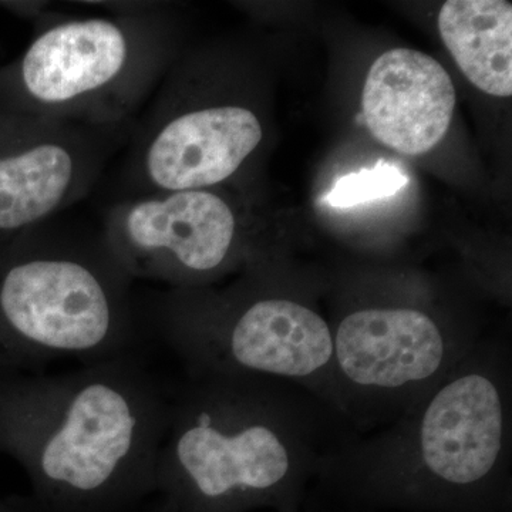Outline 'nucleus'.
<instances>
[{"instance_id": "1", "label": "nucleus", "mask_w": 512, "mask_h": 512, "mask_svg": "<svg viewBox=\"0 0 512 512\" xmlns=\"http://www.w3.org/2000/svg\"><path fill=\"white\" fill-rule=\"evenodd\" d=\"M171 389L141 352L0 375V456L25 471L29 511L130 512L153 497Z\"/></svg>"}, {"instance_id": "2", "label": "nucleus", "mask_w": 512, "mask_h": 512, "mask_svg": "<svg viewBox=\"0 0 512 512\" xmlns=\"http://www.w3.org/2000/svg\"><path fill=\"white\" fill-rule=\"evenodd\" d=\"M357 436L338 412L296 384L185 376L171 389L150 512L291 507L323 458Z\"/></svg>"}, {"instance_id": "3", "label": "nucleus", "mask_w": 512, "mask_h": 512, "mask_svg": "<svg viewBox=\"0 0 512 512\" xmlns=\"http://www.w3.org/2000/svg\"><path fill=\"white\" fill-rule=\"evenodd\" d=\"M512 346L483 338L400 419L330 451L316 480L356 501L485 512L510 500Z\"/></svg>"}, {"instance_id": "4", "label": "nucleus", "mask_w": 512, "mask_h": 512, "mask_svg": "<svg viewBox=\"0 0 512 512\" xmlns=\"http://www.w3.org/2000/svg\"><path fill=\"white\" fill-rule=\"evenodd\" d=\"M55 220L0 242V375L103 362L141 352L148 338L136 281L100 229Z\"/></svg>"}, {"instance_id": "5", "label": "nucleus", "mask_w": 512, "mask_h": 512, "mask_svg": "<svg viewBox=\"0 0 512 512\" xmlns=\"http://www.w3.org/2000/svg\"><path fill=\"white\" fill-rule=\"evenodd\" d=\"M177 56L174 29L161 5L42 16L22 55L0 67V113L130 126Z\"/></svg>"}, {"instance_id": "6", "label": "nucleus", "mask_w": 512, "mask_h": 512, "mask_svg": "<svg viewBox=\"0 0 512 512\" xmlns=\"http://www.w3.org/2000/svg\"><path fill=\"white\" fill-rule=\"evenodd\" d=\"M143 309L148 336L174 353L185 376L281 380L338 412L328 320L305 299L262 284L258 272L224 292L163 289Z\"/></svg>"}, {"instance_id": "7", "label": "nucleus", "mask_w": 512, "mask_h": 512, "mask_svg": "<svg viewBox=\"0 0 512 512\" xmlns=\"http://www.w3.org/2000/svg\"><path fill=\"white\" fill-rule=\"evenodd\" d=\"M424 303H357L329 323L336 410L359 436L409 412L483 339L473 319Z\"/></svg>"}, {"instance_id": "8", "label": "nucleus", "mask_w": 512, "mask_h": 512, "mask_svg": "<svg viewBox=\"0 0 512 512\" xmlns=\"http://www.w3.org/2000/svg\"><path fill=\"white\" fill-rule=\"evenodd\" d=\"M264 138L261 119L235 101H202L175 57L141 111L121 167V197L217 188Z\"/></svg>"}, {"instance_id": "9", "label": "nucleus", "mask_w": 512, "mask_h": 512, "mask_svg": "<svg viewBox=\"0 0 512 512\" xmlns=\"http://www.w3.org/2000/svg\"><path fill=\"white\" fill-rule=\"evenodd\" d=\"M100 231L134 281L173 289L205 288L251 256L237 210L214 188L117 198Z\"/></svg>"}, {"instance_id": "10", "label": "nucleus", "mask_w": 512, "mask_h": 512, "mask_svg": "<svg viewBox=\"0 0 512 512\" xmlns=\"http://www.w3.org/2000/svg\"><path fill=\"white\" fill-rule=\"evenodd\" d=\"M134 124L90 127L0 113V242L83 201Z\"/></svg>"}, {"instance_id": "11", "label": "nucleus", "mask_w": 512, "mask_h": 512, "mask_svg": "<svg viewBox=\"0 0 512 512\" xmlns=\"http://www.w3.org/2000/svg\"><path fill=\"white\" fill-rule=\"evenodd\" d=\"M454 107L456 90L439 62L417 50L393 49L367 73L360 119L384 146L420 156L446 136Z\"/></svg>"}, {"instance_id": "12", "label": "nucleus", "mask_w": 512, "mask_h": 512, "mask_svg": "<svg viewBox=\"0 0 512 512\" xmlns=\"http://www.w3.org/2000/svg\"><path fill=\"white\" fill-rule=\"evenodd\" d=\"M441 39L464 76L490 96L512 94V5L450 0L439 13Z\"/></svg>"}, {"instance_id": "13", "label": "nucleus", "mask_w": 512, "mask_h": 512, "mask_svg": "<svg viewBox=\"0 0 512 512\" xmlns=\"http://www.w3.org/2000/svg\"><path fill=\"white\" fill-rule=\"evenodd\" d=\"M409 178L394 164L380 160L373 168H363L335 181L332 190L323 197L330 207L352 208L366 202L392 197L402 190Z\"/></svg>"}, {"instance_id": "14", "label": "nucleus", "mask_w": 512, "mask_h": 512, "mask_svg": "<svg viewBox=\"0 0 512 512\" xmlns=\"http://www.w3.org/2000/svg\"><path fill=\"white\" fill-rule=\"evenodd\" d=\"M0 512H30L26 501H9L0 497Z\"/></svg>"}]
</instances>
